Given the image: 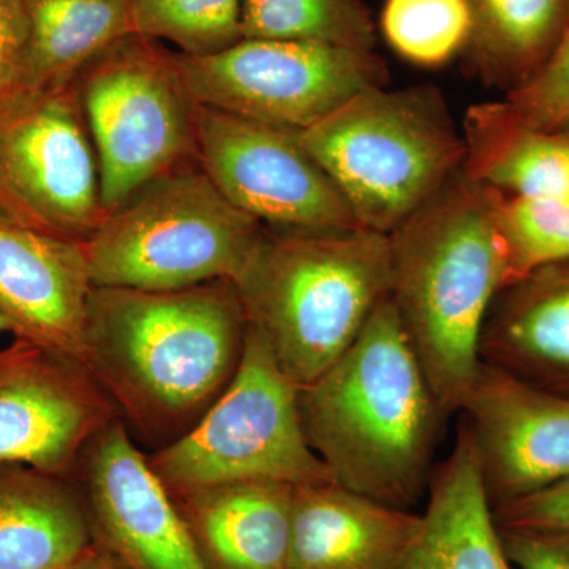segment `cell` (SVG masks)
I'll use <instances>...</instances> for the list:
<instances>
[{
	"label": "cell",
	"instance_id": "cell-1",
	"mask_svg": "<svg viewBox=\"0 0 569 569\" xmlns=\"http://www.w3.org/2000/svg\"><path fill=\"white\" fill-rule=\"evenodd\" d=\"M247 332L233 280L164 291L93 287L82 365L126 426L159 449L189 432L233 381Z\"/></svg>",
	"mask_w": 569,
	"mask_h": 569
},
{
	"label": "cell",
	"instance_id": "cell-2",
	"mask_svg": "<svg viewBox=\"0 0 569 569\" xmlns=\"http://www.w3.org/2000/svg\"><path fill=\"white\" fill-rule=\"evenodd\" d=\"M299 411L310 448L343 488L402 509L429 489L448 415L389 296L342 358L299 389Z\"/></svg>",
	"mask_w": 569,
	"mask_h": 569
},
{
	"label": "cell",
	"instance_id": "cell-3",
	"mask_svg": "<svg viewBox=\"0 0 569 569\" xmlns=\"http://www.w3.org/2000/svg\"><path fill=\"white\" fill-rule=\"evenodd\" d=\"M500 201L459 171L388 234L389 298L448 417L460 413L477 381L486 318L512 282Z\"/></svg>",
	"mask_w": 569,
	"mask_h": 569
},
{
	"label": "cell",
	"instance_id": "cell-4",
	"mask_svg": "<svg viewBox=\"0 0 569 569\" xmlns=\"http://www.w3.org/2000/svg\"><path fill=\"white\" fill-rule=\"evenodd\" d=\"M233 282L250 328L306 388L342 358L388 298V236L264 227Z\"/></svg>",
	"mask_w": 569,
	"mask_h": 569
},
{
	"label": "cell",
	"instance_id": "cell-5",
	"mask_svg": "<svg viewBox=\"0 0 569 569\" xmlns=\"http://www.w3.org/2000/svg\"><path fill=\"white\" fill-rule=\"evenodd\" d=\"M365 230L389 234L462 170L466 141L432 86L356 93L299 132Z\"/></svg>",
	"mask_w": 569,
	"mask_h": 569
},
{
	"label": "cell",
	"instance_id": "cell-6",
	"mask_svg": "<svg viewBox=\"0 0 569 569\" xmlns=\"http://www.w3.org/2000/svg\"><path fill=\"white\" fill-rule=\"evenodd\" d=\"M263 230L193 163L108 212L84 249L93 287L181 290L234 280Z\"/></svg>",
	"mask_w": 569,
	"mask_h": 569
},
{
	"label": "cell",
	"instance_id": "cell-7",
	"mask_svg": "<svg viewBox=\"0 0 569 569\" xmlns=\"http://www.w3.org/2000/svg\"><path fill=\"white\" fill-rule=\"evenodd\" d=\"M148 459L173 497L236 482H336L307 441L299 388L250 326L233 381L189 432Z\"/></svg>",
	"mask_w": 569,
	"mask_h": 569
},
{
	"label": "cell",
	"instance_id": "cell-8",
	"mask_svg": "<svg viewBox=\"0 0 569 569\" xmlns=\"http://www.w3.org/2000/svg\"><path fill=\"white\" fill-rule=\"evenodd\" d=\"M91 133L104 212L197 162L194 111L176 54L130 33L73 82Z\"/></svg>",
	"mask_w": 569,
	"mask_h": 569
},
{
	"label": "cell",
	"instance_id": "cell-9",
	"mask_svg": "<svg viewBox=\"0 0 569 569\" xmlns=\"http://www.w3.org/2000/svg\"><path fill=\"white\" fill-rule=\"evenodd\" d=\"M174 54L194 103L296 132L388 82L376 52L317 41L242 39L204 58Z\"/></svg>",
	"mask_w": 569,
	"mask_h": 569
},
{
	"label": "cell",
	"instance_id": "cell-10",
	"mask_svg": "<svg viewBox=\"0 0 569 569\" xmlns=\"http://www.w3.org/2000/svg\"><path fill=\"white\" fill-rule=\"evenodd\" d=\"M0 212L78 242L102 223L99 163L74 84L0 99Z\"/></svg>",
	"mask_w": 569,
	"mask_h": 569
},
{
	"label": "cell",
	"instance_id": "cell-11",
	"mask_svg": "<svg viewBox=\"0 0 569 569\" xmlns=\"http://www.w3.org/2000/svg\"><path fill=\"white\" fill-rule=\"evenodd\" d=\"M197 162L220 193L264 227L361 228L347 201L302 148L299 132L197 103Z\"/></svg>",
	"mask_w": 569,
	"mask_h": 569
},
{
	"label": "cell",
	"instance_id": "cell-12",
	"mask_svg": "<svg viewBox=\"0 0 569 569\" xmlns=\"http://www.w3.org/2000/svg\"><path fill=\"white\" fill-rule=\"evenodd\" d=\"M119 418L78 359L22 339L0 350V466L73 478L89 441Z\"/></svg>",
	"mask_w": 569,
	"mask_h": 569
},
{
	"label": "cell",
	"instance_id": "cell-13",
	"mask_svg": "<svg viewBox=\"0 0 569 569\" xmlns=\"http://www.w3.org/2000/svg\"><path fill=\"white\" fill-rule=\"evenodd\" d=\"M78 485L97 542L129 569H206L174 498L121 418L82 452Z\"/></svg>",
	"mask_w": 569,
	"mask_h": 569
},
{
	"label": "cell",
	"instance_id": "cell-14",
	"mask_svg": "<svg viewBox=\"0 0 569 569\" xmlns=\"http://www.w3.org/2000/svg\"><path fill=\"white\" fill-rule=\"evenodd\" d=\"M493 508L569 478V397L482 365L462 410Z\"/></svg>",
	"mask_w": 569,
	"mask_h": 569
},
{
	"label": "cell",
	"instance_id": "cell-15",
	"mask_svg": "<svg viewBox=\"0 0 569 569\" xmlns=\"http://www.w3.org/2000/svg\"><path fill=\"white\" fill-rule=\"evenodd\" d=\"M92 288L84 242L43 233L0 212V313L14 339L82 362Z\"/></svg>",
	"mask_w": 569,
	"mask_h": 569
},
{
	"label": "cell",
	"instance_id": "cell-16",
	"mask_svg": "<svg viewBox=\"0 0 569 569\" xmlns=\"http://www.w3.org/2000/svg\"><path fill=\"white\" fill-rule=\"evenodd\" d=\"M419 515L339 482L295 489L287 569H392L417 533Z\"/></svg>",
	"mask_w": 569,
	"mask_h": 569
},
{
	"label": "cell",
	"instance_id": "cell-17",
	"mask_svg": "<svg viewBox=\"0 0 569 569\" xmlns=\"http://www.w3.org/2000/svg\"><path fill=\"white\" fill-rule=\"evenodd\" d=\"M479 358L569 397V260L535 269L498 293L482 328Z\"/></svg>",
	"mask_w": 569,
	"mask_h": 569
},
{
	"label": "cell",
	"instance_id": "cell-18",
	"mask_svg": "<svg viewBox=\"0 0 569 569\" xmlns=\"http://www.w3.org/2000/svg\"><path fill=\"white\" fill-rule=\"evenodd\" d=\"M417 533L392 569H516L508 559L466 419L433 471Z\"/></svg>",
	"mask_w": 569,
	"mask_h": 569
},
{
	"label": "cell",
	"instance_id": "cell-19",
	"mask_svg": "<svg viewBox=\"0 0 569 569\" xmlns=\"http://www.w3.org/2000/svg\"><path fill=\"white\" fill-rule=\"evenodd\" d=\"M295 489L236 482L171 497L206 569H287Z\"/></svg>",
	"mask_w": 569,
	"mask_h": 569
},
{
	"label": "cell",
	"instance_id": "cell-20",
	"mask_svg": "<svg viewBox=\"0 0 569 569\" xmlns=\"http://www.w3.org/2000/svg\"><path fill=\"white\" fill-rule=\"evenodd\" d=\"M97 546L73 478L0 466V569H66Z\"/></svg>",
	"mask_w": 569,
	"mask_h": 569
},
{
	"label": "cell",
	"instance_id": "cell-21",
	"mask_svg": "<svg viewBox=\"0 0 569 569\" xmlns=\"http://www.w3.org/2000/svg\"><path fill=\"white\" fill-rule=\"evenodd\" d=\"M462 173L505 197H569V137L519 123L503 100L477 104L463 122Z\"/></svg>",
	"mask_w": 569,
	"mask_h": 569
},
{
	"label": "cell",
	"instance_id": "cell-22",
	"mask_svg": "<svg viewBox=\"0 0 569 569\" xmlns=\"http://www.w3.org/2000/svg\"><path fill=\"white\" fill-rule=\"evenodd\" d=\"M24 6L31 41L18 91L71 86L89 63L133 33L129 0H24Z\"/></svg>",
	"mask_w": 569,
	"mask_h": 569
},
{
	"label": "cell",
	"instance_id": "cell-23",
	"mask_svg": "<svg viewBox=\"0 0 569 569\" xmlns=\"http://www.w3.org/2000/svg\"><path fill=\"white\" fill-rule=\"evenodd\" d=\"M473 20L467 50L481 77L518 88L545 62L569 22V0H467Z\"/></svg>",
	"mask_w": 569,
	"mask_h": 569
},
{
	"label": "cell",
	"instance_id": "cell-24",
	"mask_svg": "<svg viewBox=\"0 0 569 569\" xmlns=\"http://www.w3.org/2000/svg\"><path fill=\"white\" fill-rule=\"evenodd\" d=\"M242 39L317 41L373 51L365 0H241Z\"/></svg>",
	"mask_w": 569,
	"mask_h": 569
},
{
	"label": "cell",
	"instance_id": "cell-25",
	"mask_svg": "<svg viewBox=\"0 0 569 569\" xmlns=\"http://www.w3.org/2000/svg\"><path fill=\"white\" fill-rule=\"evenodd\" d=\"M132 31L204 58L242 40L241 0H129Z\"/></svg>",
	"mask_w": 569,
	"mask_h": 569
},
{
	"label": "cell",
	"instance_id": "cell-26",
	"mask_svg": "<svg viewBox=\"0 0 569 569\" xmlns=\"http://www.w3.org/2000/svg\"><path fill=\"white\" fill-rule=\"evenodd\" d=\"M380 28L400 58L436 67L467 50L473 20L467 0H385Z\"/></svg>",
	"mask_w": 569,
	"mask_h": 569
},
{
	"label": "cell",
	"instance_id": "cell-27",
	"mask_svg": "<svg viewBox=\"0 0 569 569\" xmlns=\"http://www.w3.org/2000/svg\"><path fill=\"white\" fill-rule=\"evenodd\" d=\"M498 227L507 246L512 282L542 266L569 260V197L501 194Z\"/></svg>",
	"mask_w": 569,
	"mask_h": 569
},
{
	"label": "cell",
	"instance_id": "cell-28",
	"mask_svg": "<svg viewBox=\"0 0 569 569\" xmlns=\"http://www.w3.org/2000/svg\"><path fill=\"white\" fill-rule=\"evenodd\" d=\"M503 102L519 123L542 132L569 129V22L545 62Z\"/></svg>",
	"mask_w": 569,
	"mask_h": 569
},
{
	"label": "cell",
	"instance_id": "cell-29",
	"mask_svg": "<svg viewBox=\"0 0 569 569\" xmlns=\"http://www.w3.org/2000/svg\"><path fill=\"white\" fill-rule=\"evenodd\" d=\"M498 529L569 537V478L493 508Z\"/></svg>",
	"mask_w": 569,
	"mask_h": 569
},
{
	"label": "cell",
	"instance_id": "cell-30",
	"mask_svg": "<svg viewBox=\"0 0 569 569\" xmlns=\"http://www.w3.org/2000/svg\"><path fill=\"white\" fill-rule=\"evenodd\" d=\"M29 41L31 29L24 0H0V99L20 89Z\"/></svg>",
	"mask_w": 569,
	"mask_h": 569
},
{
	"label": "cell",
	"instance_id": "cell-31",
	"mask_svg": "<svg viewBox=\"0 0 569 569\" xmlns=\"http://www.w3.org/2000/svg\"><path fill=\"white\" fill-rule=\"evenodd\" d=\"M508 559L518 569H569V548L559 537L501 530Z\"/></svg>",
	"mask_w": 569,
	"mask_h": 569
},
{
	"label": "cell",
	"instance_id": "cell-32",
	"mask_svg": "<svg viewBox=\"0 0 569 569\" xmlns=\"http://www.w3.org/2000/svg\"><path fill=\"white\" fill-rule=\"evenodd\" d=\"M66 569H129L110 550L97 546L88 556L82 557L77 563Z\"/></svg>",
	"mask_w": 569,
	"mask_h": 569
},
{
	"label": "cell",
	"instance_id": "cell-33",
	"mask_svg": "<svg viewBox=\"0 0 569 569\" xmlns=\"http://www.w3.org/2000/svg\"><path fill=\"white\" fill-rule=\"evenodd\" d=\"M2 332H11V335H13V329H11L9 320L0 313V335H2Z\"/></svg>",
	"mask_w": 569,
	"mask_h": 569
},
{
	"label": "cell",
	"instance_id": "cell-34",
	"mask_svg": "<svg viewBox=\"0 0 569 569\" xmlns=\"http://www.w3.org/2000/svg\"><path fill=\"white\" fill-rule=\"evenodd\" d=\"M550 537H552V535H550ZM559 538L563 539V541L567 542L568 548H569V537H559Z\"/></svg>",
	"mask_w": 569,
	"mask_h": 569
},
{
	"label": "cell",
	"instance_id": "cell-35",
	"mask_svg": "<svg viewBox=\"0 0 569 569\" xmlns=\"http://www.w3.org/2000/svg\"><path fill=\"white\" fill-rule=\"evenodd\" d=\"M563 133H567V134H568V137H569V129L563 130Z\"/></svg>",
	"mask_w": 569,
	"mask_h": 569
}]
</instances>
